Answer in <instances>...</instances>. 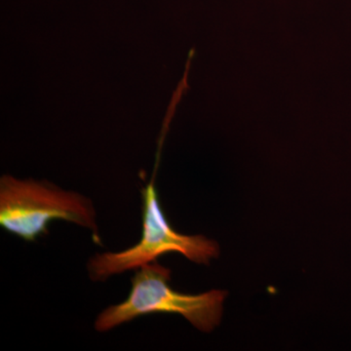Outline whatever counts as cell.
Returning <instances> with one entry per match:
<instances>
[{
    "label": "cell",
    "mask_w": 351,
    "mask_h": 351,
    "mask_svg": "<svg viewBox=\"0 0 351 351\" xmlns=\"http://www.w3.org/2000/svg\"><path fill=\"white\" fill-rule=\"evenodd\" d=\"M131 279V291L121 304L104 309L95 321V329L110 331L147 314L175 313L186 318L201 332L218 326L228 293L212 290L199 295L182 294L169 285L171 270L158 263L142 265Z\"/></svg>",
    "instance_id": "6da1fadb"
},
{
    "label": "cell",
    "mask_w": 351,
    "mask_h": 351,
    "mask_svg": "<svg viewBox=\"0 0 351 351\" xmlns=\"http://www.w3.org/2000/svg\"><path fill=\"white\" fill-rule=\"evenodd\" d=\"M143 232L140 241L119 253L97 254L87 269L93 281H105L115 274L137 269L156 258L177 252L191 262L208 265L219 254V245L203 235H184L176 232L165 218L159 202L154 177L143 189Z\"/></svg>",
    "instance_id": "3957f363"
},
{
    "label": "cell",
    "mask_w": 351,
    "mask_h": 351,
    "mask_svg": "<svg viewBox=\"0 0 351 351\" xmlns=\"http://www.w3.org/2000/svg\"><path fill=\"white\" fill-rule=\"evenodd\" d=\"M62 219L88 228L100 243L92 201L54 184L3 176L0 180V226L27 242L48 233L51 221Z\"/></svg>",
    "instance_id": "7a4b0ae2"
}]
</instances>
